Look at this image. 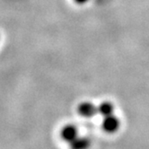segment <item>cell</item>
I'll use <instances>...</instances> for the list:
<instances>
[{
  "label": "cell",
  "mask_w": 149,
  "mask_h": 149,
  "mask_svg": "<svg viewBox=\"0 0 149 149\" xmlns=\"http://www.w3.org/2000/svg\"><path fill=\"white\" fill-rule=\"evenodd\" d=\"M102 129L108 133H113L118 130L120 127V120L113 114L105 116L102 120Z\"/></svg>",
  "instance_id": "6da1fadb"
},
{
  "label": "cell",
  "mask_w": 149,
  "mask_h": 149,
  "mask_svg": "<svg viewBox=\"0 0 149 149\" xmlns=\"http://www.w3.org/2000/svg\"><path fill=\"white\" fill-rule=\"evenodd\" d=\"M77 111L83 117L92 118L98 113V106H95L94 104L88 102H81L77 107Z\"/></svg>",
  "instance_id": "7a4b0ae2"
},
{
  "label": "cell",
  "mask_w": 149,
  "mask_h": 149,
  "mask_svg": "<svg viewBox=\"0 0 149 149\" xmlns=\"http://www.w3.org/2000/svg\"><path fill=\"white\" fill-rule=\"evenodd\" d=\"M77 130L74 125L68 124L63 127V129L60 131V136L63 140L67 141L68 143H71L77 137Z\"/></svg>",
  "instance_id": "3957f363"
},
{
  "label": "cell",
  "mask_w": 149,
  "mask_h": 149,
  "mask_svg": "<svg viewBox=\"0 0 149 149\" xmlns=\"http://www.w3.org/2000/svg\"><path fill=\"white\" fill-rule=\"evenodd\" d=\"M113 110H114V107H113L112 103H111L109 102H102L98 106V113L102 115L103 117L112 114L113 113Z\"/></svg>",
  "instance_id": "277c9868"
},
{
  "label": "cell",
  "mask_w": 149,
  "mask_h": 149,
  "mask_svg": "<svg viewBox=\"0 0 149 149\" xmlns=\"http://www.w3.org/2000/svg\"><path fill=\"white\" fill-rule=\"evenodd\" d=\"M70 144V146L74 149H83L86 148L90 145V141L86 137H77L74 141H72Z\"/></svg>",
  "instance_id": "5b68a950"
},
{
  "label": "cell",
  "mask_w": 149,
  "mask_h": 149,
  "mask_svg": "<svg viewBox=\"0 0 149 149\" xmlns=\"http://www.w3.org/2000/svg\"><path fill=\"white\" fill-rule=\"evenodd\" d=\"M74 2L79 4V5H82V4H84V3H86L88 0H74Z\"/></svg>",
  "instance_id": "8992f818"
}]
</instances>
